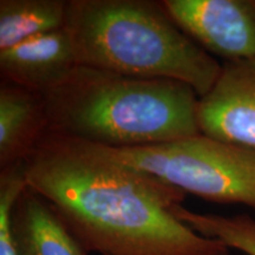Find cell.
Here are the masks:
<instances>
[{"mask_svg":"<svg viewBox=\"0 0 255 255\" xmlns=\"http://www.w3.org/2000/svg\"><path fill=\"white\" fill-rule=\"evenodd\" d=\"M24 177L87 253L231 255L221 241L175 216L184 191L124 165L98 145L47 132L24 162Z\"/></svg>","mask_w":255,"mask_h":255,"instance_id":"obj_1","label":"cell"},{"mask_svg":"<svg viewBox=\"0 0 255 255\" xmlns=\"http://www.w3.org/2000/svg\"><path fill=\"white\" fill-rule=\"evenodd\" d=\"M40 97L49 132L91 144L133 148L201 133L199 95L175 79L78 65Z\"/></svg>","mask_w":255,"mask_h":255,"instance_id":"obj_2","label":"cell"},{"mask_svg":"<svg viewBox=\"0 0 255 255\" xmlns=\"http://www.w3.org/2000/svg\"><path fill=\"white\" fill-rule=\"evenodd\" d=\"M64 30L79 65L186 83L205 96L222 64L178 27L155 0H68Z\"/></svg>","mask_w":255,"mask_h":255,"instance_id":"obj_3","label":"cell"},{"mask_svg":"<svg viewBox=\"0 0 255 255\" xmlns=\"http://www.w3.org/2000/svg\"><path fill=\"white\" fill-rule=\"evenodd\" d=\"M98 146L124 165L154 175L184 193L210 202L255 209L254 149L202 133L133 148Z\"/></svg>","mask_w":255,"mask_h":255,"instance_id":"obj_4","label":"cell"},{"mask_svg":"<svg viewBox=\"0 0 255 255\" xmlns=\"http://www.w3.org/2000/svg\"><path fill=\"white\" fill-rule=\"evenodd\" d=\"M178 27L225 62L255 58V0H162Z\"/></svg>","mask_w":255,"mask_h":255,"instance_id":"obj_5","label":"cell"},{"mask_svg":"<svg viewBox=\"0 0 255 255\" xmlns=\"http://www.w3.org/2000/svg\"><path fill=\"white\" fill-rule=\"evenodd\" d=\"M197 120L202 135L255 150V58L222 64L200 97Z\"/></svg>","mask_w":255,"mask_h":255,"instance_id":"obj_6","label":"cell"},{"mask_svg":"<svg viewBox=\"0 0 255 255\" xmlns=\"http://www.w3.org/2000/svg\"><path fill=\"white\" fill-rule=\"evenodd\" d=\"M78 65L72 41L64 28L0 51L2 81L39 95L55 88Z\"/></svg>","mask_w":255,"mask_h":255,"instance_id":"obj_7","label":"cell"},{"mask_svg":"<svg viewBox=\"0 0 255 255\" xmlns=\"http://www.w3.org/2000/svg\"><path fill=\"white\" fill-rule=\"evenodd\" d=\"M49 132L39 94L0 81V170L24 163Z\"/></svg>","mask_w":255,"mask_h":255,"instance_id":"obj_8","label":"cell"},{"mask_svg":"<svg viewBox=\"0 0 255 255\" xmlns=\"http://www.w3.org/2000/svg\"><path fill=\"white\" fill-rule=\"evenodd\" d=\"M11 229L18 255H87L50 203L27 186L14 203Z\"/></svg>","mask_w":255,"mask_h":255,"instance_id":"obj_9","label":"cell"},{"mask_svg":"<svg viewBox=\"0 0 255 255\" xmlns=\"http://www.w3.org/2000/svg\"><path fill=\"white\" fill-rule=\"evenodd\" d=\"M68 0H0V51L63 30Z\"/></svg>","mask_w":255,"mask_h":255,"instance_id":"obj_10","label":"cell"},{"mask_svg":"<svg viewBox=\"0 0 255 255\" xmlns=\"http://www.w3.org/2000/svg\"><path fill=\"white\" fill-rule=\"evenodd\" d=\"M176 218L202 237L215 239L229 250L255 255V219L250 215L222 216L187 209L183 205L173 208Z\"/></svg>","mask_w":255,"mask_h":255,"instance_id":"obj_11","label":"cell"},{"mask_svg":"<svg viewBox=\"0 0 255 255\" xmlns=\"http://www.w3.org/2000/svg\"><path fill=\"white\" fill-rule=\"evenodd\" d=\"M26 188L24 163L0 170V255H18L11 229L14 203Z\"/></svg>","mask_w":255,"mask_h":255,"instance_id":"obj_12","label":"cell"}]
</instances>
